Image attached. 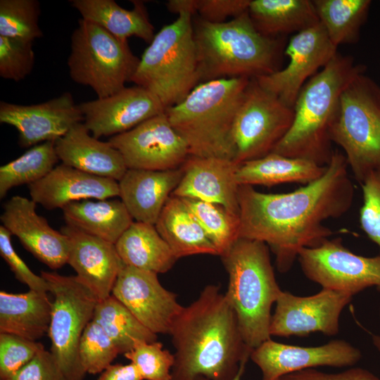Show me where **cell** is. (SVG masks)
Returning <instances> with one entry per match:
<instances>
[{
  "mask_svg": "<svg viewBox=\"0 0 380 380\" xmlns=\"http://www.w3.org/2000/svg\"><path fill=\"white\" fill-rule=\"evenodd\" d=\"M36 207L32 199L20 196L11 197L3 205L1 225L41 262L51 270L60 269L68 264V237L52 228L44 217L37 214Z\"/></svg>",
  "mask_w": 380,
  "mask_h": 380,
  "instance_id": "cell-20",
  "label": "cell"
},
{
  "mask_svg": "<svg viewBox=\"0 0 380 380\" xmlns=\"http://www.w3.org/2000/svg\"><path fill=\"white\" fill-rule=\"evenodd\" d=\"M361 185L363 204L360 210V226L380 251V169L370 172Z\"/></svg>",
  "mask_w": 380,
  "mask_h": 380,
  "instance_id": "cell-43",
  "label": "cell"
},
{
  "mask_svg": "<svg viewBox=\"0 0 380 380\" xmlns=\"http://www.w3.org/2000/svg\"><path fill=\"white\" fill-rule=\"evenodd\" d=\"M294 110L251 79L233 128L239 164L272 153L291 127Z\"/></svg>",
  "mask_w": 380,
  "mask_h": 380,
  "instance_id": "cell-11",
  "label": "cell"
},
{
  "mask_svg": "<svg viewBox=\"0 0 380 380\" xmlns=\"http://www.w3.org/2000/svg\"><path fill=\"white\" fill-rule=\"evenodd\" d=\"M7 380H67L50 351L40 350Z\"/></svg>",
  "mask_w": 380,
  "mask_h": 380,
  "instance_id": "cell-45",
  "label": "cell"
},
{
  "mask_svg": "<svg viewBox=\"0 0 380 380\" xmlns=\"http://www.w3.org/2000/svg\"><path fill=\"white\" fill-rule=\"evenodd\" d=\"M108 141L120 153L127 169H177L189 156L186 143L172 127L165 112L111 137Z\"/></svg>",
  "mask_w": 380,
  "mask_h": 380,
  "instance_id": "cell-13",
  "label": "cell"
},
{
  "mask_svg": "<svg viewBox=\"0 0 380 380\" xmlns=\"http://www.w3.org/2000/svg\"><path fill=\"white\" fill-rule=\"evenodd\" d=\"M97 380H143L132 363L112 364L103 370Z\"/></svg>",
  "mask_w": 380,
  "mask_h": 380,
  "instance_id": "cell-47",
  "label": "cell"
},
{
  "mask_svg": "<svg viewBox=\"0 0 380 380\" xmlns=\"http://www.w3.org/2000/svg\"><path fill=\"white\" fill-rule=\"evenodd\" d=\"M55 141L33 146L23 155L0 167V198L13 187L30 185L46 177L58 161Z\"/></svg>",
  "mask_w": 380,
  "mask_h": 380,
  "instance_id": "cell-35",
  "label": "cell"
},
{
  "mask_svg": "<svg viewBox=\"0 0 380 380\" xmlns=\"http://www.w3.org/2000/svg\"><path fill=\"white\" fill-rule=\"evenodd\" d=\"M131 82L155 94L165 110L180 103L200 83L191 14L179 13L155 34Z\"/></svg>",
  "mask_w": 380,
  "mask_h": 380,
  "instance_id": "cell-7",
  "label": "cell"
},
{
  "mask_svg": "<svg viewBox=\"0 0 380 380\" xmlns=\"http://www.w3.org/2000/svg\"><path fill=\"white\" fill-rule=\"evenodd\" d=\"M0 255L20 282L27 285L30 290L49 292L46 280L41 275L34 274L18 255L11 243V234L1 224Z\"/></svg>",
  "mask_w": 380,
  "mask_h": 380,
  "instance_id": "cell-44",
  "label": "cell"
},
{
  "mask_svg": "<svg viewBox=\"0 0 380 380\" xmlns=\"http://www.w3.org/2000/svg\"><path fill=\"white\" fill-rule=\"evenodd\" d=\"M52 302L47 292L29 290L13 293L0 291V333L37 341L48 334Z\"/></svg>",
  "mask_w": 380,
  "mask_h": 380,
  "instance_id": "cell-26",
  "label": "cell"
},
{
  "mask_svg": "<svg viewBox=\"0 0 380 380\" xmlns=\"http://www.w3.org/2000/svg\"><path fill=\"white\" fill-rule=\"evenodd\" d=\"M31 199L47 210L63 209L70 203L84 199H106L119 196L118 182L87 173L63 163L46 177L29 185Z\"/></svg>",
  "mask_w": 380,
  "mask_h": 380,
  "instance_id": "cell-23",
  "label": "cell"
},
{
  "mask_svg": "<svg viewBox=\"0 0 380 380\" xmlns=\"http://www.w3.org/2000/svg\"><path fill=\"white\" fill-rule=\"evenodd\" d=\"M34 64L32 42L0 36V77L19 82Z\"/></svg>",
  "mask_w": 380,
  "mask_h": 380,
  "instance_id": "cell-41",
  "label": "cell"
},
{
  "mask_svg": "<svg viewBox=\"0 0 380 380\" xmlns=\"http://www.w3.org/2000/svg\"><path fill=\"white\" fill-rule=\"evenodd\" d=\"M78 352L84 372L90 374L101 373L120 354L110 338L93 319L83 331Z\"/></svg>",
  "mask_w": 380,
  "mask_h": 380,
  "instance_id": "cell-38",
  "label": "cell"
},
{
  "mask_svg": "<svg viewBox=\"0 0 380 380\" xmlns=\"http://www.w3.org/2000/svg\"><path fill=\"white\" fill-rule=\"evenodd\" d=\"M379 319H380V308H379Z\"/></svg>",
  "mask_w": 380,
  "mask_h": 380,
  "instance_id": "cell-50",
  "label": "cell"
},
{
  "mask_svg": "<svg viewBox=\"0 0 380 380\" xmlns=\"http://www.w3.org/2000/svg\"><path fill=\"white\" fill-rule=\"evenodd\" d=\"M337 53V46L319 23L291 38L284 50V54L289 58L285 68L255 80L263 89L293 108L308 80L328 64Z\"/></svg>",
  "mask_w": 380,
  "mask_h": 380,
  "instance_id": "cell-15",
  "label": "cell"
},
{
  "mask_svg": "<svg viewBox=\"0 0 380 380\" xmlns=\"http://www.w3.org/2000/svg\"><path fill=\"white\" fill-rule=\"evenodd\" d=\"M279 380H380L370 371L361 367H351L338 373H326L308 369L282 376Z\"/></svg>",
  "mask_w": 380,
  "mask_h": 380,
  "instance_id": "cell-46",
  "label": "cell"
},
{
  "mask_svg": "<svg viewBox=\"0 0 380 380\" xmlns=\"http://www.w3.org/2000/svg\"><path fill=\"white\" fill-rule=\"evenodd\" d=\"M61 232L69 239L68 264L99 300L109 297L125 266L115 245L68 224Z\"/></svg>",
  "mask_w": 380,
  "mask_h": 380,
  "instance_id": "cell-22",
  "label": "cell"
},
{
  "mask_svg": "<svg viewBox=\"0 0 380 380\" xmlns=\"http://www.w3.org/2000/svg\"><path fill=\"white\" fill-rule=\"evenodd\" d=\"M239 165L226 158L189 156L182 166V178L172 195L216 203L239 215L236 179Z\"/></svg>",
  "mask_w": 380,
  "mask_h": 380,
  "instance_id": "cell-21",
  "label": "cell"
},
{
  "mask_svg": "<svg viewBox=\"0 0 380 380\" xmlns=\"http://www.w3.org/2000/svg\"><path fill=\"white\" fill-rule=\"evenodd\" d=\"M169 334L175 350L172 380H231L252 351L243 339L234 310L217 285L205 286L194 301L183 308Z\"/></svg>",
  "mask_w": 380,
  "mask_h": 380,
  "instance_id": "cell-2",
  "label": "cell"
},
{
  "mask_svg": "<svg viewBox=\"0 0 380 380\" xmlns=\"http://www.w3.org/2000/svg\"><path fill=\"white\" fill-rule=\"evenodd\" d=\"M125 265L156 274L168 272L177 261L155 225L133 222L115 243Z\"/></svg>",
  "mask_w": 380,
  "mask_h": 380,
  "instance_id": "cell-32",
  "label": "cell"
},
{
  "mask_svg": "<svg viewBox=\"0 0 380 380\" xmlns=\"http://www.w3.org/2000/svg\"><path fill=\"white\" fill-rule=\"evenodd\" d=\"M44 348L39 342L0 333V380H7Z\"/></svg>",
  "mask_w": 380,
  "mask_h": 380,
  "instance_id": "cell-42",
  "label": "cell"
},
{
  "mask_svg": "<svg viewBox=\"0 0 380 380\" xmlns=\"http://www.w3.org/2000/svg\"><path fill=\"white\" fill-rule=\"evenodd\" d=\"M55 148L62 163L91 175L118 182L127 170L120 153L108 141L94 137L84 122L57 139Z\"/></svg>",
  "mask_w": 380,
  "mask_h": 380,
  "instance_id": "cell-25",
  "label": "cell"
},
{
  "mask_svg": "<svg viewBox=\"0 0 380 380\" xmlns=\"http://www.w3.org/2000/svg\"><path fill=\"white\" fill-rule=\"evenodd\" d=\"M353 297L347 292L327 289L308 296L282 291L272 315L270 336L303 337L315 332L335 336L339 332L341 314Z\"/></svg>",
  "mask_w": 380,
  "mask_h": 380,
  "instance_id": "cell-14",
  "label": "cell"
},
{
  "mask_svg": "<svg viewBox=\"0 0 380 380\" xmlns=\"http://www.w3.org/2000/svg\"><path fill=\"white\" fill-rule=\"evenodd\" d=\"M327 166L274 153L239 164L236 179L239 186H273L285 183L308 184L326 172Z\"/></svg>",
  "mask_w": 380,
  "mask_h": 380,
  "instance_id": "cell-30",
  "label": "cell"
},
{
  "mask_svg": "<svg viewBox=\"0 0 380 380\" xmlns=\"http://www.w3.org/2000/svg\"><path fill=\"white\" fill-rule=\"evenodd\" d=\"M312 2L319 23L336 46L358 42L372 1L313 0Z\"/></svg>",
  "mask_w": 380,
  "mask_h": 380,
  "instance_id": "cell-33",
  "label": "cell"
},
{
  "mask_svg": "<svg viewBox=\"0 0 380 380\" xmlns=\"http://www.w3.org/2000/svg\"><path fill=\"white\" fill-rule=\"evenodd\" d=\"M37 0H1L0 36L33 42L43 36Z\"/></svg>",
  "mask_w": 380,
  "mask_h": 380,
  "instance_id": "cell-37",
  "label": "cell"
},
{
  "mask_svg": "<svg viewBox=\"0 0 380 380\" xmlns=\"http://www.w3.org/2000/svg\"><path fill=\"white\" fill-rule=\"evenodd\" d=\"M183 174L182 167L169 170L127 169L118 181L119 196L133 220L155 225Z\"/></svg>",
  "mask_w": 380,
  "mask_h": 380,
  "instance_id": "cell-24",
  "label": "cell"
},
{
  "mask_svg": "<svg viewBox=\"0 0 380 380\" xmlns=\"http://www.w3.org/2000/svg\"><path fill=\"white\" fill-rule=\"evenodd\" d=\"M62 210L66 224L114 244L134 222L118 199L81 200Z\"/></svg>",
  "mask_w": 380,
  "mask_h": 380,
  "instance_id": "cell-28",
  "label": "cell"
},
{
  "mask_svg": "<svg viewBox=\"0 0 380 380\" xmlns=\"http://www.w3.org/2000/svg\"><path fill=\"white\" fill-rule=\"evenodd\" d=\"M251 80L201 82L180 103L165 110L172 127L186 143L189 156L234 160L233 128Z\"/></svg>",
  "mask_w": 380,
  "mask_h": 380,
  "instance_id": "cell-5",
  "label": "cell"
},
{
  "mask_svg": "<svg viewBox=\"0 0 380 380\" xmlns=\"http://www.w3.org/2000/svg\"><path fill=\"white\" fill-rule=\"evenodd\" d=\"M120 300L148 329L156 334H169L183 309L177 295L165 289L158 274L125 265L112 290Z\"/></svg>",
  "mask_w": 380,
  "mask_h": 380,
  "instance_id": "cell-17",
  "label": "cell"
},
{
  "mask_svg": "<svg viewBox=\"0 0 380 380\" xmlns=\"http://www.w3.org/2000/svg\"><path fill=\"white\" fill-rule=\"evenodd\" d=\"M346 156L334 151L324 174L293 191L265 194L252 186L239 187V238L265 243L281 272L289 271L304 248L315 247L332 231L324 221L350 208L355 188Z\"/></svg>",
  "mask_w": 380,
  "mask_h": 380,
  "instance_id": "cell-1",
  "label": "cell"
},
{
  "mask_svg": "<svg viewBox=\"0 0 380 380\" xmlns=\"http://www.w3.org/2000/svg\"><path fill=\"white\" fill-rule=\"evenodd\" d=\"M366 66L338 52L302 88L291 128L272 153L327 166L334 151L330 129L342 93Z\"/></svg>",
  "mask_w": 380,
  "mask_h": 380,
  "instance_id": "cell-4",
  "label": "cell"
},
{
  "mask_svg": "<svg viewBox=\"0 0 380 380\" xmlns=\"http://www.w3.org/2000/svg\"><path fill=\"white\" fill-rule=\"evenodd\" d=\"M82 122V112L70 92L34 105L0 102V122L17 129L18 144L23 148L56 141Z\"/></svg>",
  "mask_w": 380,
  "mask_h": 380,
  "instance_id": "cell-18",
  "label": "cell"
},
{
  "mask_svg": "<svg viewBox=\"0 0 380 380\" xmlns=\"http://www.w3.org/2000/svg\"><path fill=\"white\" fill-rule=\"evenodd\" d=\"M125 357L130 360L143 380H172L175 355L158 341H137Z\"/></svg>",
  "mask_w": 380,
  "mask_h": 380,
  "instance_id": "cell-39",
  "label": "cell"
},
{
  "mask_svg": "<svg viewBox=\"0 0 380 380\" xmlns=\"http://www.w3.org/2000/svg\"><path fill=\"white\" fill-rule=\"evenodd\" d=\"M181 198L215 247L218 255L225 254L239 239V215L216 203L190 198Z\"/></svg>",
  "mask_w": 380,
  "mask_h": 380,
  "instance_id": "cell-36",
  "label": "cell"
},
{
  "mask_svg": "<svg viewBox=\"0 0 380 380\" xmlns=\"http://www.w3.org/2000/svg\"><path fill=\"white\" fill-rule=\"evenodd\" d=\"M247 362H244L241 364V367L237 373V374L231 380H241V377L243 376V374L245 371L246 365ZM194 380H209L204 377H198L195 379Z\"/></svg>",
  "mask_w": 380,
  "mask_h": 380,
  "instance_id": "cell-48",
  "label": "cell"
},
{
  "mask_svg": "<svg viewBox=\"0 0 380 380\" xmlns=\"http://www.w3.org/2000/svg\"><path fill=\"white\" fill-rule=\"evenodd\" d=\"M248 12L258 31L272 38L296 34L319 23L310 0H251Z\"/></svg>",
  "mask_w": 380,
  "mask_h": 380,
  "instance_id": "cell-31",
  "label": "cell"
},
{
  "mask_svg": "<svg viewBox=\"0 0 380 380\" xmlns=\"http://www.w3.org/2000/svg\"><path fill=\"white\" fill-rule=\"evenodd\" d=\"M79 106L84 125L97 139L127 132L165 110L155 94L138 85Z\"/></svg>",
  "mask_w": 380,
  "mask_h": 380,
  "instance_id": "cell-19",
  "label": "cell"
},
{
  "mask_svg": "<svg viewBox=\"0 0 380 380\" xmlns=\"http://www.w3.org/2000/svg\"><path fill=\"white\" fill-rule=\"evenodd\" d=\"M93 320L97 322L118 348L120 354L132 350L137 341H157L158 335L144 327L113 295L99 300Z\"/></svg>",
  "mask_w": 380,
  "mask_h": 380,
  "instance_id": "cell-34",
  "label": "cell"
},
{
  "mask_svg": "<svg viewBox=\"0 0 380 380\" xmlns=\"http://www.w3.org/2000/svg\"><path fill=\"white\" fill-rule=\"evenodd\" d=\"M297 260L305 276L322 289L353 296L369 287L380 290V255H357L343 246L341 238H328L315 247L304 248Z\"/></svg>",
  "mask_w": 380,
  "mask_h": 380,
  "instance_id": "cell-12",
  "label": "cell"
},
{
  "mask_svg": "<svg viewBox=\"0 0 380 380\" xmlns=\"http://www.w3.org/2000/svg\"><path fill=\"white\" fill-rule=\"evenodd\" d=\"M193 25L200 83L237 77L255 79L281 70L285 38L262 34L248 11L221 23L193 18Z\"/></svg>",
  "mask_w": 380,
  "mask_h": 380,
  "instance_id": "cell-3",
  "label": "cell"
},
{
  "mask_svg": "<svg viewBox=\"0 0 380 380\" xmlns=\"http://www.w3.org/2000/svg\"><path fill=\"white\" fill-rule=\"evenodd\" d=\"M250 358L259 367L262 380H279L285 375L317 367H353L361 360L362 353L343 339L304 347L270 338L254 348Z\"/></svg>",
  "mask_w": 380,
  "mask_h": 380,
  "instance_id": "cell-16",
  "label": "cell"
},
{
  "mask_svg": "<svg viewBox=\"0 0 380 380\" xmlns=\"http://www.w3.org/2000/svg\"><path fill=\"white\" fill-rule=\"evenodd\" d=\"M133 8L128 10L113 0H72L71 5L82 19L94 23L119 39L128 42L137 37L146 43L154 38V27L151 23L144 1L133 0Z\"/></svg>",
  "mask_w": 380,
  "mask_h": 380,
  "instance_id": "cell-27",
  "label": "cell"
},
{
  "mask_svg": "<svg viewBox=\"0 0 380 380\" xmlns=\"http://www.w3.org/2000/svg\"><path fill=\"white\" fill-rule=\"evenodd\" d=\"M40 275L53 296L47 334L50 352L67 380H83L85 372L79 358V344L99 299L77 275L46 271H41Z\"/></svg>",
  "mask_w": 380,
  "mask_h": 380,
  "instance_id": "cell-10",
  "label": "cell"
},
{
  "mask_svg": "<svg viewBox=\"0 0 380 380\" xmlns=\"http://www.w3.org/2000/svg\"><path fill=\"white\" fill-rule=\"evenodd\" d=\"M128 42L111 34L99 25L80 19L70 39L68 66L70 78L91 87L98 99L124 87L139 63Z\"/></svg>",
  "mask_w": 380,
  "mask_h": 380,
  "instance_id": "cell-9",
  "label": "cell"
},
{
  "mask_svg": "<svg viewBox=\"0 0 380 380\" xmlns=\"http://www.w3.org/2000/svg\"><path fill=\"white\" fill-rule=\"evenodd\" d=\"M330 137L343 150L348 167L360 184L380 169V86L365 72L342 93Z\"/></svg>",
  "mask_w": 380,
  "mask_h": 380,
  "instance_id": "cell-8",
  "label": "cell"
},
{
  "mask_svg": "<svg viewBox=\"0 0 380 380\" xmlns=\"http://www.w3.org/2000/svg\"><path fill=\"white\" fill-rule=\"evenodd\" d=\"M372 339L374 346L380 352V335H373Z\"/></svg>",
  "mask_w": 380,
  "mask_h": 380,
  "instance_id": "cell-49",
  "label": "cell"
},
{
  "mask_svg": "<svg viewBox=\"0 0 380 380\" xmlns=\"http://www.w3.org/2000/svg\"><path fill=\"white\" fill-rule=\"evenodd\" d=\"M155 227L177 259L217 251L183 200L171 195Z\"/></svg>",
  "mask_w": 380,
  "mask_h": 380,
  "instance_id": "cell-29",
  "label": "cell"
},
{
  "mask_svg": "<svg viewBox=\"0 0 380 380\" xmlns=\"http://www.w3.org/2000/svg\"><path fill=\"white\" fill-rule=\"evenodd\" d=\"M221 258L229 276L225 296L236 313L243 339L253 350L271 338V309L282 291L268 246L239 238Z\"/></svg>",
  "mask_w": 380,
  "mask_h": 380,
  "instance_id": "cell-6",
  "label": "cell"
},
{
  "mask_svg": "<svg viewBox=\"0 0 380 380\" xmlns=\"http://www.w3.org/2000/svg\"><path fill=\"white\" fill-rule=\"evenodd\" d=\"M251 0H170L166 3L169 11L179 14L187 12L212 23L227 21L248 11Z\"/></svg>",
  "mask_w": 380,
  "mask_h": 380,
  "instance_id": "cell-40",
  "label": "cell"
}]
</instances>
